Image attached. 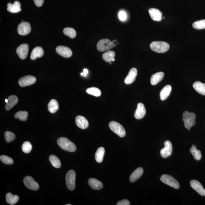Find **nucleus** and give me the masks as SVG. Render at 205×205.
Wrapping results in <instances>:
<instances>
[{
  "mask_svg": "<svg viewBox=\"0 0 205 205\" xmlns=\"http://www.w3.org/2000/svg\"><path fill=\"white\" fill-rule=\"evenodd\" d=\"M57 143L59 147L64 151L71 152H74L76 151V145L66 137H60L58 139Z\"/></svg>",
  "mask_w": 205,
  "mask_h": 205,
  "instance_id": "1",
  "label": "nucleus"
},
{
  "mask_svg": "<svg viewBox=\"0 0 205 205\" xmlns=\"http://www.w3.org/2000/svg\"><path fill=\"white\" fill-rule=\"evenodd\" d=\"M196 116L193 113H189L186 111L183 114L182 119L184 122V125L186 129L189 130L196 124Z\"/></svg>",
  "mask_w": 205,
  "mask_h": 205,
  "instance_id": "2",
  "label": "nucleus"
},
{
  "mask_svg": "<svg viewBox=\"0 0 205 205\" xmlns=\"http://www.w3.org/2000/svg\"><path fill=\"white\" fill-rule=\"evenodd\" d=\"M150 47L153 51L158 53H165L169 50V45L166 42L162 41H154L150 44Z\"/></svg>",
  "mask_w": 205,
  "mask_h": 205,
  "instance_id": "3",
  "label": "nucleus"
},
{
  "mask_svg": "<svg viewBox=\"0 0 205 205\" xmlns=\"http://www.w3.org/2000/svg\"><path fill=\"white\" fill-rule=\"evenodd\" d=\"M116 45L112 41L107 39H102L99 41L97 44L98 50L103 52L111 49L116 47Z\"/></svg>",
  "mask_w": 205,
  "mask_h": 205,
  "instance_id": "4",
  "label": "nucleus"
},
{
  "mask_svg": "<svg viewBox=\"0 0 205 205\" xmlns=\"http://www.w3.org/2000/svg\"><path fill=\"white\" fill-rule=\"evenodd\" d=\"M75 172L73 170H70L67 172L65 176L66 183L68 189L73 191L75 188Z\"/></svg>",
  "mask_w": 205,
  "mask_h": 205,
  "instance_id": "5",
  "label": "nucleus"
},
{
  "mask_svg": "<svg viewBox=\"0 0 205 205\" xmlns=\"http://www.w3.org/2000/svg\"><path fill=\"white\" fill-rule=\"evenodd\" d=\"M109 126L110 129L119 137H123L125 136L126 131L124 128L118 122L111 121L110 122Z\"/></svg>",
  "mask_w": 205,
  "mask_h": 205,
  "instance_id": "6",
  "label": "nucleus"
},
{
  "mask_svg": "<svg viewBox=\"0 0 205 205\" xmlns=\"http://www.w3.org/2000/svg\"><path fill=\"white\" fill-rule=\"evenodd\" d=\"M160 179L163 183L176 189L180 187L179 182L173 177L167 174H163L161 176Z\"/></svg>",
  "mask_w": 205,
  "mask_h": 205,
  "instance_id": "7",
  "label": "nucleus"
},
{
  "mask_svg": "<svg viewBox=\"0 0 205 205\" xmlns=\"http://www.w3.org/2000/svg\"><path fill=\"white\" fill-rule=\"evenodd\" d=\"M23 182L26 187L29 189L34 191L37 190L39 189V184L30 176H27L24 177Z\"/></svg>",
  "mask_w": 205,
  "mask_h": 205,
  "instance_id": "8",
  "label": "nucleus"
},
{
  "mask_svg": "<svg viewBox=\"0 0 205 205\" xmlns=\"http://www.w3.org/2000/svg\"><path fill=\"white\" fill-rule=\"evenodd\" d=\"M31 28L30 23L23 22L18 25L17 30L18 33L21 36H25L30 33Z\"/></svg>",
  "mask_w": 205,
  "mask_h": 205,
  "instance_id": "9",
  "label": "nucleus"
},
{
  "mask_svg": "<svg viewBox=\"0 0 205 205\" xmlns=\"http://www.w3.org/2000/svg\"><path fill=\"white\" fill-rule=\"evenodd\" d=\"M36 82V78L31 75H27L21 78L19 81L20 86L25 87L33 85Z\"/></svg>",
  "mask_w": 205,
  "mask_h": 205,
  "instance_id": "10",
  "label": "nucleus"
},
{
  "mask_svg": "<svg viewBox=\"0 0 205 205\" xmlns=\"http://www.w3.org/2000/svg\"><path fill=\"white\" fill-rule=\"evenodd\" d=\"M165 147L160 151V154L163 158H166L172 154V144L169 141H165Z\"/></svg>",
  "mask_w": 205,
  "mask_h": 205,
  "instance_id": "11",
  "label": "nucleus"
},
{
  "mask_svg": "<svg viewBox=\"0 0 205 205\" xmlns=\"http://www.w3.org/2000/svg\"><path fill=\"white\" fill-rule=\"evenodd\" d=\"M56 51L60 56L65 58L70 57L73 54L72 52L69 48L63 46L57 47Z\"/></svg>",
  "mask_w": 205,
  "mask_h": 205,
  "instance_id": "12",
  "label": "nucleus"
},
{
  "mask_svg": "<svg viewBox=\"0 0 205 205\" xmlns=\"http://www.w3.org/2000/svg\"><path fill=\"white\" fill-rule=\"evenodd\" d=\"M29 50V45L27 44H23L17 48L16 51L21 59H24L27 57Z\"/></svg>",
  "mask_w": 205,
  "mask_h": 205,
  "instance_id": "13",
  "label": "nucleus"
},
{
  "mask_svg": "<svg viewBox=\"0 0 205 205\" xmlns=\"http://www.w3.org/2000/svg\"><path fill=\"white\" fill-rule=\"evenodd\" d=\"M190 183L191 187L194 190L202 196H205V189L199 182L196 180H191Z\"/></svg>",
  "mask_w": 205,
  "mask_h": 205,
  "instance_id": "14",
  "label": "nucleus"
},
{
  "mask_svg": "<svg viewBox=\"0 0 205 205\" xmlns=\"http://www.w3.org/2000/svg\"><path fill=\"white\" fill-rule=\"evenodd\" d=\"M137 74V70L135 68H131L130 70L128 75L125 78L124 82L126 85L132 84L136 80Z\"/></svg>",
  "mask_w": 205,
  "mask_h": 205,
  "instance_id": "15",
  "label": "nucleus"
},
{
  "mask_svg": "<svg viewBox=\"0 0 205 205\" xmlns=\"http://www.w3.org/2000/svg\"><path fill=\"white\" fill-rule=\"evenodd\" d=\"M146 114V110L144 104L139 103L137 105V108L134 113V117L137 119L143 118Z\"/></svg>",
  "mask_w": 205,
  "mask_h": 205,
  "instance_id": "16",
  "label": "nucleus"
},
{
  "mask_svg": "<svg viewBox=\"0 0 205 205\" xmlns=\"http://www.w3.org/2000/svg\"><path fill=\"white\" fill-rule=\"evenodd\" d=\"M75 122L77 126L81 129H86L89 127L88 121L83 116H77L76 117Z\"/></svg>",
  "mask_w": 205,
  "mask_h": 205,
  "instance_id": "17",
  "label": "nucleus"
},
{
  "mask_svg": "<svg viewBox=\"0 0 205 205\" xmlns=\"http://www.w3.org/2000/svg\"><path fill=\"white\" fill-rule=\"evenodd\" d=\"M149 12L151 18L154 21H160L162 20V13L158 9L152 8L149 9Z\"/></svg>",
  "mask_w": 205,
  "mask_h": 205,
  "instance_id": "18",
  "label": "nucleus"
},
{
  "mask_svg": "<svg viewBox=\"0 0 205 205\" xmlns=\"http://www.w3.org/2000/svg\"><path fill=\"white\" fill-rule=\"evenodd\" d=\"M7 10L12 13H18L21 11V4L19 1H15L13 4L9 3L7 4Z\"/></svg>",
  "mask_w": 205,
  "mask_h": 205,
  "instance_id": "19",
  "label": "nucleus"
},
{
  "mask_svg": "<svg viewBox=\"0 0 205 205\" xmlns=\"http://www.w3.org/2000/svg\"><path fill=\"white\" fill-rule=\"evenodd\" d=\"M90 187L95 190H100L103 187V184L100 180L95 178H90L88 180Z\"/></svg>",
  "mask_w": 205,
  "mask_h": 205,
  "instance_id": "20",
  "label": "nucleus"
},
{
  "mask_svg": "<svg viewBox=\"0 0 205 205\" xmlns=\"http://www.w3.org/2000/svg\"><path fill=\"white\" fill-rule=\"evenodd\" d=\"M143 168L139 167L134 170L131 174L130 177V181L131 182H134L140 179L143 173Z\"/></svg>",
  "mask_w": 205,
  "mask_h": 205,
  "instance_id": "21",
  "label": "nucleus"
},
{
  "mask_svg": "<svg viewBox=\"0 0 205 205\" xmlns=\"http://www.w3.org/2000/svg\"><path fill=\"white\" fill-rule=\"evenodd\" d=\"M44 54V50L42 47H37L33 49L30 55V59L33 60L36 58L42 57Z\"/></svg>",
  "mask_w": 205,
  "mask_h": 205,
  "instance_id": "22",
  "label": "nucleus"
},
{
  "mask_svg": "<svg viewBox=\"0 0 205 205\" xmlns=\"http://www.w3.org/2000/svg\"><path fill=\"white\" fill-rule=\"evenodd\" d=\"M8 102L6 104L5 108L6 110L9 111L18 103V99L16 96L12 95L8 98Z\"/></svg>",
  "mask_w": 205,
  "mask_h": 205,
  "instance_id": "23",
  "label": "nucleus"
},
{
  "mask_svg": "<svg viewBox=\"0 0 205 205\" xmlns=\"http://www.w3.org/2000/svg\"><path fill=\"white\" fill-rule=\"evenodd\" d=\"M172 87L171 85H167L162 89L160 93V98L162 100H165L168 98L170 94Z\"/></svg>",
  "mask_w": 205,
  "mask_h": 205,
  "instance_id": "24",
  "label": "nucleus"
},
{
  "mask_svg": "<svg viewBox=\"0 0 205 205\" xmlns=\"http://www.w3.org/2000/svg\"><path fill=\"white\" fill-rule=\"evenodd\" d=\"M164 76V73L159 72L153 75L151 79V83L152 85H155L160 82Z\"/></svg>",
  "mask_w": 205,
  "mask_h": 205,
  "instance_id": "25",
  "label": "nucleus"
},
{
  "mask_svg": "<svg viewBox=\"0 0 205 205\" xmlns=\"http://www.w3.org/2000/svg\"><path fill=\"white\" fill-rule=\"evenodd\" d=\"M193 88L199 94L205 96V84L198 81L193 84Z\"/></svg>",
  "mask_w": 205,
  "mask_h": 205,
  "instance_id": "26",
  "label": "nucleus"
},
{
  "mask_svg": "<svg viewBox=\"0 0 205 205\" xmlns=\"http://www.w3.org/2000/svg\"><path fill=\"white\" fill-rule=\"evenodd\" d=\"M6 200L8 204L11 205H15L19 200V197L17 195H13L8 193L6 195Z\"/></svg>",
  "mask_w": 205,
  "mask_h": 205,
  "instance_id": "27",
  "label": "nucleus"
},
{
  "mask_svg": "<svg viewBox=\"0 0 205 205\" xmlns=\"http://www.w3.org/2000/svg\"><path fill=\"white\" fill-rule=\"evenodd\" d=\"M48 108V111L50 113H55L59 109V103L56 100L52 99L49 102Z\"/></svg>",
  "mask_w": 205,
  "mask_h": 205,
  "instance_id": "28",
  "label": "nucleus"
},
{
  "mask_svg": "<svg viewBox=\"0 0 205 205\" xmlns=\"http://www.w3.org/2000/svg\"><path fill=\"white\" fill-rule=\"evenodd\" d=\"M105 153V150L103 147L98 148L95 154V159L96 162L101 163L103 160L104 155Z\"/></svg>",
  "mask_w": 205,
  "mask_h": 205,
  "instance_id": "29",
  "label": "nucleus"
},
{
  "mask_svg": "<svg viewBox=\"0 0 205 205\" xmlns=\"http://www.w3.org/2000/svg\"><path fill=\"white\" fill-rule=\"evenodd\" d=\"M115 53L112 51H109L105 52L102 55V59L106 62H110L112 61L113 59L114 58Z\"/></svg>",
  "mask_w": 205,
  "mask_h": 205,
  "instance_id": "30",
  "label": "nucleus"
},
{
  "mask_svg": "<svg viewBox=\"0 0 205 205\" xmlns=\"http://www.w3.org/2000/svg\"><path fill=\"white\" fill-rule=\"evenodd\" d=\"M190 152L193 156L195 160L199 161L202 158V154L201 151L198 150L195 146L193 145L190 149Z\"/></svg>",
  "mask_w": 205,
  "mask_h": 205,
  "instance_id": "31",
  "label": "nucleus"
},
{
  "mask_svg": "<svg viewBox=\"0 0 205 205\" xmlns=\"http://www.w3.org/2000/svg\"><path fill=\"white\" fill-rule=\"evenodd\" d=\"M49 160L51 164L54 167L57 168H60L61 163L59 159L56 156L52 155L49 157Z\"/></svg>",
  "mask_w": 205,
  "mask_h": 205,
  "instance_id": "32",
  "label": "nucleus"
},
{
  "mask_svg": "<svg viewBox=\"0 0 205 205\" xmlns=\"http://www.w3.org/2000/svg\"><path fill=\"white\" fill-rule=\"evenodd\" d=\"M28 116V113L26 111H19L17 112L15 115L16 119H19L20 120L25 121L26 120Z\"/></svg>",
  "mask_w": 205,
  "mask_h": 205,
  "instance_id": "33",
  "label": "nucleus"
},
{
  "mask_svg": "<svg viewBox=\"0 0 205 205\" xmlns=\"http://www.w3.org/2000/svg\"><path fill=\"white\" fill-rule=\"evenodd\" d=\"M86 91L88 94L97 97H99L102 94L100 90L95 87L88 88L87 89Z\"/></svg>",
  "mask_w": 205,
  "mask_h": 205,
  "instance_id": "34",
  "label": "nucleus"
},
{
  "mask_svg": "<svg viewBox=\"0 0 205 205\" xmlns=\"http://www.w3.org/2000/svg\"><path fill=\"white\" fill-rule=\"evenodd\" d=\"M63 33L65 36H68L71 39L75 37L76 35V30L70 27H66L64 29Z\"/></svg>",
  "mask_w": 205,
  "mask_h": 205,
  "instance_id": "35",
  "label": "nucleus"
},
{
  "mask_svg": "<svg viewBox=\"0 0 205 205\" xmlns=\"http://www.w3.org/2000/svg\"><path fill=\"white\" fill-rule=\"evenodd\" d=\"M194 29L200 30L205 29V19H202L196 21L192 25Z\"/></svg>",
  "mask_w": 205,
  "mask_h": 205,
  "instance_id": "36",
  "label": "nucleus"
},
{
  "mask_svg": "<svg viewBox=\"0 0 205 205\" xmlns=\"http://www.w3.org/2000/svg\"><path fill=\"white\" fill-rule=\"evenodd\" d=\"M5 139L8 143L13 141L15 140L16 136L13 133L9 131H6L4 134Z\"/></svg>",
  "mask_w": 205,
  "mask_h": 205,
  "instance_id": "37",
  "label": "nucleus"
},
{
  "mask_svg": "<svg viewBox=\"0 0 205 205\" xmlns=\"http://www.w3.org/2000/svg\"><path fill=\"white\" fill-rule=\"evenodd\" d=\"M32 146L28 141H26L23 144L22 146V150L23 152L27 154L32 151Z\"/></svg>",
  "mask_w": 205,
  "mask_h": 205,
  "instance_id": "38",
  "label": "nucleus"
},
{
  "mask_svg": "<svg viewBox=\"0 0 205 205\" xmlns=\"http://www.w3.org/2000/svg\"><path fill=\"white\" fill-rule=\"evenodd\" d=\"M0 160L3 163L6 165H12L14 163L13 160L11 158L8 156L2 155L0 157Z\"/></svg>",
  "mask_w": 205,
  "mask_h": 205,
  "instance_id": "39",
  "label": "nucleus"
},
{
  "mask_svg": "<svg viewBox=\"0 0 205 205\" xmlns=\"http://www.w3.org/2000/svg\"><path fill=\"white\" fill-rule=\"evenodd\" d=\"M119 18L121 21H124L127 19L126 13L123 11H121L119 13Z\"/></svg>",
  "mask_w": 205,
  "mask_h": 205,
  "instance_id": "40",
  "label": "nucleus"
},
{
  "mask_svg": "<svg viewBox=\"0 0 205 205\" xmlns=\"http://www.w3.org/2000/svg\"><path fill=\"white\" fill-rule=\"evenodd\" d=\"M117 205H130V202L128 200H123L118 202L117 203Z\"/></svg>",
  "mask_w": 205,
  "mask_h": 205,
  "instance_id": "41",
  "label": "nucleus"
},
{
  "mask_svg": "<svg viewBox=\"0 0 205 205\" xmlns=\"http://www.w3.org/2000/svg\"><path fill=\"white\" fill-rule=\"evenodd\" d=\"M35 4L38 7H41L44 3V0H33Z\"/></svg>",
  "mask_w": 205,
  "mask_h": 205,
  "instance_id": "42",
  "label": "nucleus"
},
{
  "mask_svg": "<svg viewBox=\"0 0 205 205\" xmlns=\"http://www.w3.org/2000/svg\"><path fill=\"white\" fill-rule=\"evenodd\" d=\"M83 72L85 73V74H88V70L87 69H84L83 70Z\"/></svg>",
  "mask_w": 205,
  "mask_h": 205,
  "instance_id": "43",
  "label": "nucleus"
},
{
  "mask_svg": "<svg viewBox=\"0 0 205 205\" xmlns=\"http://www.w3.org/2000/svg\"><path fill=\"white\" fill-rule=\"evenodd\" d=\"M81 75L82 76H85V77H86V74H85V73H84V72H82L81 73Z\"/></svg>",
  "mask_w": 205,
  "mask_h": 205,
  "instance_id": "44",
  "label": "nucleus"
},
{
  "mask_svg": "<svg viewBox=\"0 0 205 205\" xmlns=\"http://www.w3.org/2000/svg\"><path fill=\"white\" fill-rule=\"evenodd\" d=\"M117 40H114L112 41V42L113 43L117 42Z\"/></svg>",
  "mask_w": 205,
  "mask_h": 205,
  "instance_id": "45",
  "label": "nucleus"
},
{
  "mask_svg": "<svg viewBox=\"0 0 205 205\" xmlns=\"http://www.w3.org/2000/svg\"><path fill=\"white\" fill-rule=\"evenodd\" d=\"M5 102H6V103H7L8 102V99H6L5 100Z\"/></svg>",
  "mask_w": 205,
  "mask_h": 205,
  "instance_id": "46",
  "label": "nucleus"
},
{
  "mask_svg": "<svg viewBox=\"0 0 205 205\" xmlns=\"http://www.w3.org/2000/svg\"><path fill=\"white\" fill-rule=\"evenodd\" d=\"M115 61V59H114H114H113V60H112V61Z\"/></svg>",
  "mask_w": 205,
  "mask_h": 205,
  "instance_id": "47",
  "label": "nucleus"
},
{
  "mask_svg": "<svg viewBox=\"0 0 205 205\" xmlns=\"http://www.w3.org/2000/svg\"><path fill=\"white\" fill-rule=\"evenodd\" d=\"M71 205V204H67V205Z\"/></svg>",
  "mask_w": 205,
  "mask_h": 205,
  "instance_id": "48",
  "label": "nucleus"
}]
</instances>
